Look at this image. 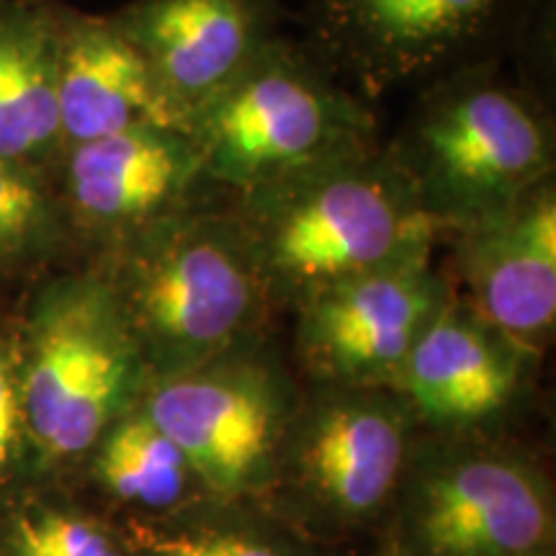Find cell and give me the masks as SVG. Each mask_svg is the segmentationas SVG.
I'll use <instances>...</instances> for the list:
<instances>
[{
  "mask_svg": "<svg viewBox=\"0 0 556 556\" xmlns=\"http://www.w3.org/2000/svg\"><path fill=\"white\" fill-rule=\"evenodd\" d=\"M18 377L39 482L78 475L137 405L150 374L106 278L78 261L37 278L16 307Z\"/></svg>",
  "mask_w": 556,
  "mask_h": 556,
  "instance_id": "277c9868",
  "label": "cell"
},
{
  "mask_svg": "<svg viewBox=\"0 0 556 556\" xmlns=\"http://www.w3.org/2000/svg\"><path fill=\"white\" fill-rule=\"evenodd\" d=\"M541 361L451 294L392 389L422 433H490L523 400Z\"/></svg>",
  "mask_w": 556,
  "mask_h": 556,
  "instance_id": "4fadbf2b",
  "label": "cell"
},
{
  "mask_svg": "<svg viewBox=\"0 0 556 556\" xmlns=\"http://www.w3.org/2000/svg\"><path fill=\"white\" fill-rule=\"evenodd\" d=\"M417 433L392 387L304 384L263 505L328 548L379 531Z\"/></svg>",
  "mask_w": 556,
  "mask_h": 556,
  "instance_id": "52a82bcc",
  "label": "cell"
},
{
  "mask_svg": "<svg viewBox=\"0 0 556 556\" xmlns=\"http://www.w3.org/2000/svg\"><path fill=\"white\" fill-rule=\"evenodd\" d=\"M52 168L0 157V281L9 289L80 261Z\"/></svg>",
  "mask_w": 556,
  "mask_h": 556,
  "instance_id": "d6986e66",
  "label": "cell"
},
{
  "mask_svg": "<svg viewBox=\"0 0 556 556\" xmlns=\"http://www.w3.org/2000/svg\"><path fill=\"white\" fill-rule=\"evenodd\" d=\"M214 189L242 193L381 142L379 114L302 41L276 37L238 80L186 119Z\"/></svg>",
  "mask_w": 556,
  "mask_h": 556,
  "instance_id": "5b68a950",
  "label": "cell"
},
{
  "mask_svg": "<svg viewBox=\"0 0 556 556\" xmlns=\"http://www.w3.org/2000/svg\"><path fill=\"white\" fill-rule=\"evenodd\" d=\"M58 119L62 150L137 127L184 129L148 62L111 13H86L67 3L60 31Z\"/></svg>",
  "mask_w": 556,
  "mask_h": 556,
  "instance_id": "9a60e30c",
  "label": "cell"
},
{
  "mask_svg": "<svg viewBox=\"0 0 556 556\" xmlns=\"http://www.w3.org/2000/svg\"><path fill=\"white\" fill-rule=\"evenodd\" d=\"M62 13V0H0V157L41 168L60 157Z\"/></svg>",
  "mask_w": 556,
  "mask_h": 556,
  "instance_id": "2e32d148",
  "label": "cell"
},
{
  "mask_svg": "<svg viewBox=\"0 0 556 556\" xmlns=\"http://www.w3.org/2000/svg\"><path fill=\"white\" fill-rule=\"evenodd\" d=\"M227 197L276 312H291L348 278L433 258L438 245V229L384 139Z\"/></svg>",
  "mask_w": 556,
  "mask_h": 556,
  "instance_id": "7a4b0ae2",
  "label": "cell"
},
{
  "mask_svg": "<svg viewBox=\"0 0 556 556\" xmlns=\"http://www.w3.org/2000/svg\"><path fill=\"white\" fill-rule=\"evenodd\" d=\"M451 294L446 270L433 258L317 291L289 312L291 364L304 384L392 387Z\"/></svg>",
  "mask_w": 556,
  "mask_h": 556,
  "instance_id": "30bf717a",
  "label": "cell"
},
{
  "mask_svg": "<svg viewBox=\"0 0 556 556\" xmlns=\"http://www.w3.org/2000/svg\"><path fill=\"white\" fill-rule=\"evenodd\" d=\"M150 379L270 330L276 309L225 191L129 235L99 258Z\"/></svg>",
  "mask_w": 556,
  "mask_h": 556,
  "instance_id": "6da1fadb",
  "label": "cell"
},
{
  "mask_svg": "<svg viewBox=\"0 0 556 556\" xmlns=\"http://www.w3.org/2000/svg\"><path fill=\"white\" fill-rule=\"evenodd\" d=\"M523 556H556V548H541V552H531V554H523Z\"/></svg>",
  "mask_w": 556,
  "mask_h": 556,
  "instance_id": "7402d4cb",
  "label": "cell"
},
{
  "mask_svg": "<svg viewBox=\"0 0 556 556\" xmlns=\"http://www.w3.org/2000/svg\"><path fill=\"white\" fill-rule=\"evenodd\" d=\"M548 0H307L302 45L366 103L507 60L536 39Z\"/></svg>",
  "mask_w": 556,
  "mask_h": 556,
  "instance_id": "ba28073f",
  "label": "cell"
},
{
  "mask_svg": "<svg viewBox=\"0 0 556 556\" xmlns=\"http://www.w3.org/2000/svg\"><path fill=\"white\" fill-rule=\"evenodd\" d=\"M505 62L462 67L420 88L384 139L438 240L556 178L552 106Z\"/></svg>",
  "mask_w": 556,
  "mask_h": 556,
  "instance_id": "3957f363",
  "label": "cell"
},
{
  "mask_svg": "<svg viewBox=\"0 0 556 556\" xmlns=\"http://www.w3.org/2000/svg\"><path fill=\"white\" fill-rule=\"evenodd\" d=\"M302 392L304 381L268 330L204 364L150 379L139 402L208 495L263 503Z\"/></svg>",
  "mask_w": 556,
  "mask_h": 556,
  "instance_id": "9c48e42d",
  "label": "cell"
},
{
  "mask_svg": "<svg viewBox=\"0 0 556 556\" xmlns=\"http://www.w3.org/2000/svg\"><path fill=\"white\" fill-rule=\"evenodd\" d=\"M0 556H135V552L119 520L62 495L54 482H39L0 505Z\"/></svg>",
  "mask_w": 556,
  "mask_h": 556,
  "instance_id": "ffe728a7",
  "label": "cell"
},
{
  "mask_svg": "<svg viewBox=\"0 0 556 556\" xmlns=\"http://www.w3.org/2000/svg\"><path fill=\"white\" fill-rule=\"evenodd\" d=\"M37 484L18 377L16 309L0 312V505Z\"/></svg>",
  "mask_w": 556,
  "mask_h": 556,
  "instance_id": "44dd1931",
  "label": "cell"
},
{
  "mask_svg": "<svg viewBox=\"0 0 556 556\" xmlns=\"http://www.w3.org/2000/svg\"><path fill=\"white\" fill-rule=\"evenodd\" d=\"M443 240L454 294L492 328L544 356L556 330V178Z\"/></svg>",
  "mask_w": 556,
  "mask_h": 556,
  "instance_id": "7c38bea8",
  "label": "cell"
},
{
  "mask_svg": "<svg viewBox=\"0 0 556 556\" xmlns=\"http://www.w3.org/2000/svg\"><path fill=\"white\" fill-rule=\"evenodd\" d=\"M54 186L80 261L219 191L184 129L137 127L73 144L54 160Z\"/></svg>",
  "mask_w": 556,
  "mask_h": 556,
  "instance_id": "8fae6325",
  "label": "cell"
},
{
  "mask_svg": "<svg viewBox=\"0 0 556 556\" xmlns=\"http://www.w3.org/2000/svg\"><path fill=\"white\" fill-rule=\"evenodd\" d=\"M119 523L135 556H336L258 500L204 495L163 516Z\"/></svg>",
  "mask_w": 556,
  "mask_h": 556,
  "instance_id": "e0dca14e",
  "label": "cell"
},
{
  "mask_svg": "<svg viewBox=\"0 0 556 556\" xmlns=\"http://www.w3.org/2000/svg\"><path fill=\"white\" fill-rule=\"evenodd\" d=\"M5 289H9V287H5V283H3V281H0V296H3V291H5ZM0 312H5V309H3V307H0Z\"/></svg>",
  "mask_w": 556,
  "mask_h": 556,
  "instance_id": "603a6c76",
  "label": "cell"
},
{
  "mask_svg": "<svg viewBox=\"0 0 556 556\" xmlns=\"http://www.w3.org/2000/svg\"><path fill=\"white\" fill-rule=\"evenodd\" d=\"M111 18L148 62L180 127L281 37V0H129Z\"/></svg>",
  "mask_w": 556,
  "mask_h": 556,
  "instance_id": "5bb4252c",
  "label": "cell"
},
{
  "mask_svg": "<svg viewBox=\"0 0 556 556\" xmlns=\"http://www.w3.org/2000/svg\"><path fill=\"white\" fill-rule=\"evenodd\" d=\"M377 556H523L556 548L552 475L490 433H417Z\"/></svg>",
  "mask_w": 556,
  "mask_h": 556,
  "instance_id": "8992f818",
  "label": "cell"
},
{
  "mask_svg": "<svg viewBox=\"0 0 556 556\" xmlns=\"http://www.w3.org/2000/svg\"><path fill=\"white\" fill-rule=\"evenodd\" d=\"M83 475L127 516H163L208 495L176 441L142 402L114 420L90 451Z\"/></svg>",
  "mask_w": 556,
  "mask_h": 556,
  "instance_id": "ac0fdd59",
  "label": "cell"
}]
</instances>
